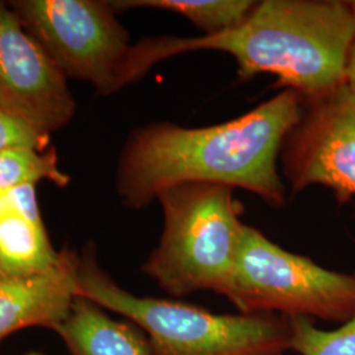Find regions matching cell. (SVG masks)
<instances>
[{"mask_svg":"<svg viewBox=\"0 0 355 355\" xmlns=\"http://www.w3.org/2000/svg\"><path fill=\"white\" fill-rule=\"evenodd\" d=\"M303 111L304 96L284 89L248 114L211 127L146 124L129 135L120 152L116 193L124 207L142 209L167 189L215 183L249 191L280 208L287 200L280 152Z\"/></svg>","mask_w":355,"mask_h":355,"instance_id":"obj_1","label":"cell"},{"mask_svg":"<svg viewBox=\"0 0 355 355\" xmlns=\"http://www.w3.org/2000/svg\"><path fill=\"white\" fill-rule=\"evenodd\" d=\"M355 40V15L343 0H265L239 24L200 37L159 36L141 40L149 70L179 54L224 51L248 80L272 74L284 89L316 99L345 85L349 53Z\"/></svg>","mask_w":355,"mask_h":355,"instance_id":"obj_2","label":"cell"},{"mask_svg":"<svg viewBox=\"0 0 355 355\" xmlns=\"http://www.w3.org/2000/svg\"><path fill=\"white\" fill-rule=\"evenodd\" d=\"M78 296L116 312L139 327L154 355H286L290 320L275 315L214 313L180 300L136 296L101 266L96 246L79 253Z\"/></svg>","mask_w":355,"mask_h":355,"instance_id":"obj_3","label":"cell"},{"mask_svg":"<svg viewBox=\"0 0 355 355\" xmlns=\"http://www.w3.org/2000/svg\"><path fill=\"white\" fill-rule=\"evenodd\" d=\"M157 200L164 229L141 271L173 297L207 291L225 296L246 225L233 189L186 183L162 191Z\"/></svg>","mask_w":355,"mask_h":355,"instance_id":"obj_4","label":"cell"},{"mask_svg":"<svg viewBox=\"0 0 355 355\" xmlns=\"http://www.w3.org/2000/svg\"><path fill=\"white\" fill-rule=\"evenodd\" d=\"M224 297L242 315L303 318L343 325L355 318V274L320 266L245 225Z\"/></svg>","mask_w":355,"mask_h":355,"instance_id":"obj_5","label":"cell"},{"mask_svg":"<svg viewBox=\"0 0 355 355\" xmlns=\"http://www.w3.org/2000/svg\"><path fill=\"white\" fill-rule=\"evenodd\" d=\"M62 76L87 82L103 96L129 85L135 44L111 1H8Z\"/></svg>","mask_w":355,"mask_h":355,"instance_id":"obj_6","label":"cell"},{"mask_svg":"<svg viewBox=\"0 0 355 355\" xmlns=\"http://www.w3.org/2000/svg\"><path fill=\"white\" fill-rule=\"evenodd\" d=\"M283 178L292 192L324 186L340 203L355 196V92L345 85L304 101L300 121L280 152Z\"/></svg>","mask_w":355,"mask_h":355,"instance_id":"obj_7","label":"cell"},{"mask_svg":"<svg viewBox=\"0 0 355 355\" xmlns=\"http://www.w3.org/2000/svg\"><path fill=\"white\" fill-rule=\"evenodd\" d=\"M0 111L51 137L73 121L76 111L67 79L10 3L1 0Z\"/></svg>","mask_w":355,"mask_h":355,"instance_id":"obj_8","label":"cell"},{"mask_svg":"<svg viewBox=\"0 0 355 355\" xmlns=\"http://www.w3.org/2000/svg\"><path fill=\"white\" fill-rule=\"evenodd\" d=\"M79 252L64 248L49 271L31 277H0V343L19 330H54L78 296Z\"/></svg>","mask_w":355,"mask_h":355,"instance_id":"obj_9","label":"cell"},{"mask_svg":"<svg viewBox=\"0 0 355 355\" xmlns=\"http://www.w3.org/2000/svg\"><path fill=\"white\" fill-rule=\"evenodd\" d=\"M61 250L51 245L36 186L0 193V277H31L49 271Z\"/></svg>","mask_w":355,"mask_h":355,"instance_id":"obj_10","label":"cell"},{"mask_svg":"<svg viewBox=\"0 0 355 355\" xmlns=\"http://www.w3.org/2000/svg\"><path fill=\"white\" fill-rule=\"evenodd\" d=\"M54 331L69 355H154L149 338L139 327L128 320H114L83 296H76L69 316Z\"/></svg>","mask_w":355,"mask_h":355,"instance_id":"obj_11","label":"cell"},{"mask_svg":"<svg viewBox=\"0 0 355 355\" xmlns=\"http://www.w3.org/2000/svg\"><path fill=\"white\" fill-rule=\"evenodd\" d=\"M117 12L135 8H154L186 17L203 36H214L241 24L253 11V0H117Z\"/></svg>","mask_w":355,"mask_h":355,"instance_id":"obj_12","label":"cell"},{"mask_svg":"<svg viewBox=\"0 0 355 355\" xmlns=\"http://www.w3.org/2000/svg\"><path fill=\"white\" fill-rule=\"evenodd\" d=\"M51 180L58 187L70 183V177L58 166L55 150L11 149L0 153V193Z\"/></svg>","mask_w":355,"mask_h":355,"instance_id":"obj_13","label":"cell"},{"mask_svg":"<svg viewBox=\"0 0 355 355\" xmlns=\"http://www.w3.org/2000/svg\"><path fill=\"white\" fill-rule=\"evenodd\" d=\"M288 320L296 355H355V318L334 330L320 329L309 318Z\"/></svg>","mask_w":355,"mask_h":355,"instance_id":"obj_14","label":"cell"},{"mask_svg":"<svg viewBox=\"0 0 355 355\" xmlns=\"http://www.w3.org/2000/svg\"><path fill=\"white\" fill-rule=\"evenodd\" d=\"M21 148L46 150L51 148V136L42 135L26 121L0 111V153Z\"/></svg>","mask_w":355,"mask_h":355,"instance_id":"obj_15","label":"cell"},{"mask_svg":"<svg viewBox=\"0 0 355 355\" xmlns=\"http://www.w3.org/2000/svg\"><path fill=\"white\" fill-rule=\"evenodd\" d=\"M345 86L355 92V40L347 58L346 73H345Z\"/></svg>","mask_w":355,"mask_h":355,"instance_id":"obj_16","label":"cell"},{"mask_svg":"<svg viewBox=\"0 0 355 355\" xmlns=\"http://www.w3.org/2000/svg\"><path fill=\"white\" fill-rule=\"evenodd\" d=\"M349 4H350V7H352V10H353V12H354L355 15V0H350Z\"/></svg>","mask_w":355,"mask_h":355,"instance_id":"obj_17","label":"cell"},{"mask_svg":"<svg viewBox=\"0 0 355 355\" xmlns=\"http://www.w3.org/2000/svg\"><path fill=\"white\" fill-rule=\"evenodd\" d=\"M24 355H44L42 353H37V352H29V353H26Z\"/></svg>","mask_w":355,"mask_h":355,"instance_id":"obj_18","label":"cell"}]
</instances>
